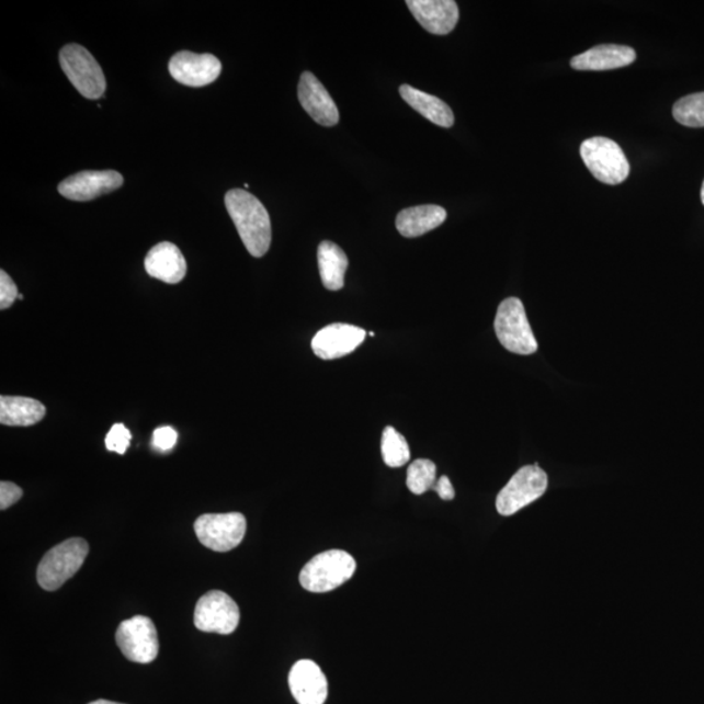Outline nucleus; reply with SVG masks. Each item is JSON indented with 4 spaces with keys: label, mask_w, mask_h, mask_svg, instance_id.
<instances>
[{
    "label": "nucleus",
    "mask_w": 704,
    "mask_h": 704,
    "mask_svg": "<svg viewBox=\"0 0 704 704\" xmlns=\"http://www.w3.org/2000/svg\"><path fill=\"white\" fill-rule=\"evenodd\" d=\"M225 205L239 237L253 258H262L272 245L271 217L258 197L245 190L226 193Z\"/></svg>",
    "instance_id": "nucleus-1"
},
{
    "label": "nucleus",
    "mask_w": 704,
    "mask_h": 704,
    "mask_svg": "<svg viewBox=\"0 0 704 704\" xmlns=\"http://www.w3.org/2000/svg\"><path fill=\"white\" fill-rule=\"evenodd\" d=\"M356 563L348 552H322L300 571V584L309 592L323 593L338 589L354 576Z\"/></svg>",
    "instance_id": "nucleus-2"
},
{
    "label": "nucleus",
    "mask_w": 704,
    "mask_h": 704,
    "mask_svg": "<svg viewBox=\"0 0 704 704\" xmlns=\"http://www.w3.org/2000/svg\"><path fill=\"white\" fill-rule=\"evenodd\" d=\"M89 545L80 537H72L48 550L37 569V581L46 591L60 589L84 564Z\"/></svg>",
    "instance_id": "nucleus-3"
},
{
    "label": "nucleus",
    "mask_w": 704,
    "mask_h": 704,
    "mask_svg": "<svg viewBox=\"0 0 704 704\" xmlns=\"http://www.w3.org/2000/svg\"><path fill=\"white\" fill-rule=\"evenodd\" d=\"M495 331L502 347L513 354L531 355L537 351L526 310L518 298H508L501 303L497 309Z\"/></svg>",
    "instance_id": "nucleus-4"
},
{
    "label": "nucleus",
    "mask_w": 704,
    "mask_h": 704,
    "mask_svg": "<svg viewBox=\"0 0 704 704\" xmlns=\"http://www.w3.org/2000/svg\"><path fill=\"white\" fill-rule=\"evenodd\" d=\"M61 70L88 100H99L106 91V78L93 55L78 44L67 45L59 53Z\"/></svg>",
    "instance_id": "nucleus-5"
},
{
    "label": "nucleus",
    "mask_w": 704,
    "mask_h": 704,
    "mask_svg": "<svg viewBox=\"0 0 704 704\" xmlns=\"http://www.w3.org/2000/svg\"><path fill=\"white\" fill-rule=\"evenodd\" d=\"M581 157L591 174L599 182L616 185L629 177L631 164L624 150L605 137H592L581 145Z\"/></svg>",
    "instance_id": "nucleus-6"
},
{
    "label": "nucleus",
    "mask_w": 704,
    "mask_h": 704,
    "mask_svg": "<svg viewBox=\"0 0 704 704\" xmlns=\"http://www.w3.org/2000/svg\"><path fill=\"white\" fill-rule=\"evenodd\" d=\"M547 487L548 476L544 469L537 465L524 466L497 496V512L503 516L513 515L541 499Z\"/></svg>",
    "instance_id": "nucleus-7"
},
{
    "label": "nucleus",
    "mask_w": 704,
    "mask_h": 704,
    "mask_svg": "<svg viewBox=\"0 0 704 704\" xmlns=\"http://www.w3.org/2000/svg\"><path fill=\"white\" fill-rule=\"evenodd\" d=\"M247 520L241 513L204 514L195 522V533L204 547L229 552L243 542Z\"/></svg>",
    "instance_id": "nucleus-8"
},
{
    "label": "nucleus",
    "mask_w": 704,
    "mask_h": 704,
    "mask_svg": "<svg viewBox=\"0 0 704 704\" xmlns=\"http://www.w3.org/2000/svg\"><path fill=\"white\" fill-rule=\"evenodd\" d=\"M116 644L124 657L140 665L155 661L160 651L156 625L145 616L123 621L116 631Z\"/></svg>",
    "instance_id": "nucleus-9"
},
{
    "label": "nucleus",
    "mask_w": 704,
    "mask_h": 704,
    "mask_svg": "<svg viewBox=\"0 0 704 704\" xmlns=\"http://www.w3.org/2000/svg\"><path fill=\"white\" fill-rule=\"evenodd\" d=\"M240 611L234 599L223 591H209L200 598L195 610L198 631L229 635L237 631Z\"/></svg>",
    "instance_id": "nucleus-10"
},
{
    "label": "nucleus",
    "mask_w": 704,
    "mask_h": 704,
    "mask_svg": "<svg viewBox=\"0 0 704 704\" xmlns=\"http://www.w3.org/2000/svg\"><path fill=\"white\" fill-rule=\"evenodd\" d=\"M123 183L124 179L121 172L87 170L65 179L58 185V191L61 196L72 200V202H91V200L121 189Z\"/></svg>",
    "instance_id": "nucleus-11"
},
{
    "label": "nucleus",
    "mask_w": 704,
    "mask_h": 704,
    "mask_svg": "<svg viewBox=\"0 0 704 704\" xmlns=\"http://www.w3.org/2000/svg\"><path fill=\"white\" fill-rule=\"evenodd\" d=\"M169 71L181 84L202 88L218 79L223 65L212 54L179 52L170 59Z\"/></svg>",
    "instance_id": "nucleus-12"
},
{
    "label": "nucleus",
    "mask_w": 704,
    "mask_h": 704,
    "mask_svg": "<svg viewBox=\"0 0 704 704\" xmlns=\"http://www.w3.org/2000/svg\"><path fill=\"white\" fill-rule=\"evenodd\" d=\"M365 330L350 323H331L314 337L313 351L322 361H333L354 352L364 342Z\"/></svg>",
    "instance_id": "nucleus-13"
},
{
    "label": "nucleus",
    "mask_w": 704,
    "mask_h": 704,
    "mask_svg": "<svg viewBox=\"0 0 704 704\" xmlns=\"http://www.w3.org/2000/svg\"><path fill=\"white\" fill-rule=\"evenodd\" d=\"M298 96L303 109L320 126L333 127L340 122V113H338L336 102L313 72L302 73Z\"/></svg>",
    "instance_id": "nucleus-14"
},
{
    "label": "nucleus",
    "mask_w": 704,
    "mask_h": 704,
    "mask_svg": "<svg viewBox=\"0 0 704 704\" xmlns=\"http://www.w3.org/2000/svg\"><path fill=\"white\" fill-rule=\"evenodd\" d=\"M288 685L299 704H323L328 699V680L313 660L295 662L288 674Z\"/></svg>",
    "instance_id": "nucleus-15"
},
{
    "label": "nucleus",
    "mask_w": 704,
    "mask_h": 704,
    "mask_svg": "<svg viewBox=\"0 0 704 704\" xmlns=\"http://www.w3.org/2000/svg\"><path fill=\"white\" fill-rule=\"evenodd\" d=\"M407 5L427 32L446 36L459 20L458 4L453 0H407Z\"/></svg>",
    "instance_id": "nucleus-16"
},
{
    "label": "nucleus",
    "mask_w": 704,
    "mask_h": 704,
    "mask_svg": "<svg viewBox=\"0 0 704 704\" xmlns=\"http://www.w3.org/2000/svg\"><path fill=\"white\" fill-rule=\"evenodd\" d=\"M144 266L151 279L170 283V285L183 281L188 273V262L183 253L170 241H162L151 248L145 258Z\"/></svg>",
    "instance_id": "nucleus-17"
},
{
    "label": "nucleus",
    "mask_w": 704,
    "mask_h": 704,
    "mask_svg": "<svg viewBox=\"0 0 704 704\" xmlns=\"http://www.w3.org/2000/svg\"><path fill=\"white\" fill-rule=\"evenodd\" d=\"M637 54L629 46L600 45L576 55L570 65L577 71H610L631 66Z\"/></svg>",
    "instance_id": "nucleus-18"
},
{
    "label": "nucleus",
    "mask_w": 704,
    "mask_h": 704,
    "mask_svg": "<svg viewBox=\"0 0 704 704\" xmlns=\"http://www.w3.org/2000/svg\"><path fill=\"white\" fill-rule=\"evenodd\" d=\"M447 213L443 206L419 205L398 213L397 230L405 238H418L438 229L446 220Z\"/></svg>",
    "instance_id": "nucleus-19"
},
{
    "label": "nucleus",
    "mask_w": 704,
    "mask_h": 704,
    "mask_svg": "<svg viewBox=\"0 0 704 704\" xmlns=\"http://www.w3.org/2000/svg\"><path fill=\"white\" fill-rule=\"evenodd\" d=\"M46 416V407L30 397H0V423L9 427H31Z\"/></svg>",
    "instance_id": "nucleus-20"
},
{
    "label": "nucleus",
    "mask_w": 704,
    "mask_h": 704,
    "mask_svg": "<svg viewBox=\"0 0 704 704\" xmlns=\"http://www.w3.org/2000/svg\"><path fill=\"white\" fill-rule=\"evenodd\" d=\"M399 94L416 112L436 124V126L444 128L453 126L454 114L452 109L438 96L424 93L407 84L400 86Z\"/></svg>",
    "instance_id": "nucleus-21"
},
{
    "label": "nucleus",
    "mask_w": 704,
    "mask_h": 704,
    "mask_svg": "<svg viewBox=\"0 0 704 704\" xmlns=\"http://www.w3.org/2000/svg\"><path fill=\"white\" fill-rule=\"evenodd\" d=\"M319 272L323 287L338 292L344 286V273L348 271L349 259L340 246L333 241H322L317 250Z\"/></svg>",
    "instance_id": "nucleus-22"
},
{
    "label": "nucleus",
    "mask_w": 704,
    "mask_h": 704,
    "mask_svg": "<svg viewBox=\"0 0 704 704\" xmlns=\"http://www.w3.org/2000/svg\"><path fill=\"white\" fill-rule=\"evenodd\" d=\"M382 453L386 466L398 468L410 461V447L396 428L388 425L383 432Z\"/></svg>",
    "instance_id": "nucleus-23"
},
{
    "label": "nucleus",
    "mask_w": 704,
    "mask_h": 704,
    "mask_svg": "<svg viewBox=\"0 0 704 704\" xmlns=\"http://www.w3.org/2000/svg\"><path fill=\"white\" fill-rule=\"evenodd\" d=\"M673 116L682 126L704 127V92L683 96L674 103Z\"/></svg>",
    "instance_id": "nucleus-24"
},
{
    "label": "nucleus",
    "mask_w": 704,
    "mask_h": 704,
    "mask_svg": "<svg viewBox=\"0 0 704 704\" xmlns=\"http://www.w3.org/2000/svg\"><path fill=\"white\" fill-rule=\"evenodd\" d=\"M436 465L430 459L413 461L407 469V488L413 495H423L436 485Z\"/></svg>",
    "instance_id": "nucleus-25"
},
{
    "label": "nucleus",
    "mask_w": 704,
    "mask_h": 704,
    "mask_svg": "<svg viewBox=\"0 0 704 704\" xmlns=\"http://www.w3.org/2000/svg\"><path fill=\"white\" fill-rule=\"evenodd\" d=\"M133 440V434L127 430L126 425L116 423L109 431L105 443L109 452H114L123 455Z\"/></svg>",
    "instance_id": "nucleus-26"
},
{
    "label": "nucleus",
    "mask_w": 704,
    "mask_h": 704,
    "mask_svg": "<svg viewBox=\"0 0 704 704\" xmlns=\"http://www.w3.org/2000/svg\"><path fill=\"white\" fill-rule=\"evenodd\" d=\"M19 295L16 283L12 281L10 274L0 271V309L10 308Z\"/></svg>",
    "instance_id": "nucleus-27"
},
{
    "label": "nucleus",
    "mask_w": 704,
    "mask_h": 704,
    "mask_svg": "<svg viewBox=\"0 0 704 704\" xmlns=\"http://www.w3.org/2000/svg\"><path fill=\"white\" fill-rule=\"evenodd\" d=\"M178 433L172 427H160L154 433V447L160 452H169L175 446Z\"/></svg>",
    "instance_id": "nucleus-28"
},
{
    "label": "nucleus",
    "mask_w": 704,
    "mask_h": 704,
    "mask_svg": "<svg viewBox=\"0 0 704 704\" xmlns=\"http://www.w3.org/2000/svg\"><path fill=\"white\" fill-rule=\"evenodd\" d=\"M23 489L11 481L0 482V509L5 510L15 506L22 499Z\"/></svg>",
    "instance_id": "nucleus-29"
},
{
    "label": "nucleus",
    "mask_w": 704,
    "mask_h": 704,
    "mask_svg": "<svg viewBox=\"0 0 704 704\" xmlns=\"http://www.w3.org/2000/svg\"><path fill=\"white\" fill-rule=\"evenodd\" d=\"M433 491L440 496L441 500L451 501L455 497L452 481L447 478V476H441L436 485H434Z\"/></svg>",
    "instance_id": "nucleus-30"
},
{
    "label": "nucleus",
    "mask_w": 704,
    "mask_h": 704,
    "mask_svg": "<svg viewBox=\"0 0 704 704\" xmlns=\"http://www.w3.org/2000/svg\"><path fill=\"white\" fill-rule=\"evenodd\" d=\"M89 704H123V703H115V702H110V701H105V700H99V701H95V702H92V703H89Z\"/></svg>",
    "instance_id": "nucleus-31"
},
{
    "label": "nucleus",
    "mask_w": 704,
    "mask_h": 704,
    "mask_svg": "<svg viewBox=\"0 0 704 704\" xmlns=\"http://www.w3.org/2000/svg\"><path fill=\"white\" fill-rule=\"evenodd\" d=\"M701 200H702V203L704 205V182H703L702 191H701Z\"/></svg>",
    "instance_id": "nucleus-32"
}]
</instances>
